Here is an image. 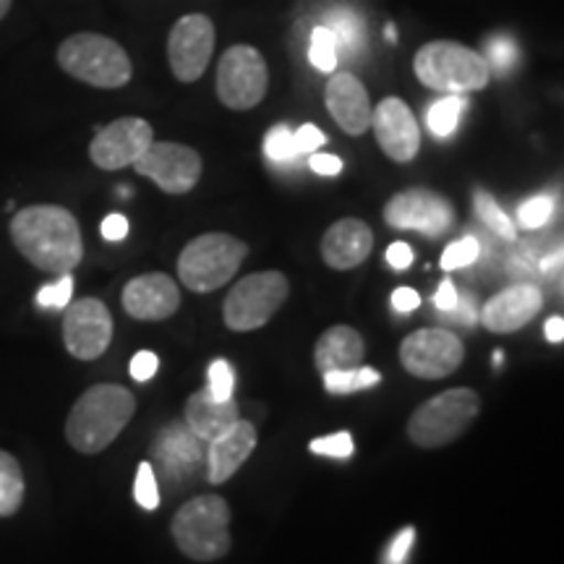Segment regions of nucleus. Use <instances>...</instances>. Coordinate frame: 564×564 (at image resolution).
Returning a JSON list of instances; mask_svg holds the SVG:
<instances>
[{"instance_id":"30","label":"nucleus","mask_w":564,"mask_h":564,"mask_svg":"<svg viewBox=\"0 0 564 564\" xmlns=\"http://www.w3.org/2000/svg\"><path fill=\"white\" fill-rule=\"evenodd\" d=\"M474 204H476V215L481 217V223L486 225V228L497 232V236L505 238V241H512V238H514V225H512L510 217L505 215L502 207H499V204L494 202L491 194L478 192Z\"/></svg>"},{"instance_id":"50","label":"nucleus","mask_w":564,"mask_h":564,"mask_svg":"<svg viewBox=\"0 0 564 564\" xmlns=\"http://www.w3.org/2000/svg\"><path fill=\"white\" fill-rule=\"evenodd\" d=\"M384 34H387V37H390V40H394V30H392V26H387Z\"/></svg>"},{"instance_id":"18","label":"nucleus","mask_w":564,"mask_h":564,"mask_svg":"<svg viewBox=\"0 0 564 564\" xmlns=\"http://www.w3.org/2000/svg\"><path fill=\"white\" fill-rule=\"evenodd\" d=\"M541 306H544V293L535 285L520 282V285H510L507 291L486 301L478 319L494 335H510L523 329L528 322H533Z\"/></svg>"},{"instance_id":"7","label":"nucleus","mask_w":564,"mask_h":564,"mask_svg":"<svg viewBox=\"0 0 564 564\" xmlns=\"http://www.w3.org/2000/svg\"><path fill=\"white\" fill-rule=\"evenodd\" d=\"M481 411V398L468 387H455L426 400L408 421V436L415 447L436 449L455 442Z\"/></svg>"},{"instance_id":"26","label":"nucleus","mask_w":564,"mask_h":564,"mask_svg":"<svg viewBox=\"0 0 564 564\" xmlns=\"http://www.w3.org/2000/svg\"><path fill=\"white\" fill-rule=\"evenodd\" d=\"M24 502V474L17 457L0 449V518H9Z\"/></svg>"},{"instance_id":"9","label":"nucleus","mask_w":564,"mask_h":564,"mask_svg":"<svg viewBox=\"0 0 564 564\" xmlns=\"http://www.w3.org/2000/svg\"><path fill=\"white\" fill-rule=\"evenodd\" d=\"M270 74L262 53L251 45H232L217 66V97L230 110H251L264 100Z\"/></svg>"},{"instance_id":"25","label":"nucleus","mask_w":564,"mask_h":564,"mask_svg":"<svg viewBox=\"0 0 564 564\" xmlns=\"http://www.w3.org/2000/svg\"><path fill=\"white\" fill-rule=\"evenodd\" d=\"M333 37L337 42V53L352 55L364 47L366 42V30H364V21L358 17L356 11L350 9H333L324 17V24Z\"/></svg>"},{"instance_id":"29","label":"nucleus","mask_w":564,"mask_h":564,"mask_svg":"<svg viewBox=\"0 0 564 564\" xmlns=\"http://www.w3.org/2000/svg\"><path fill=\"white\" fill-rule=\"evenodd\" d=\"M337 58H340V53H337V42L333 37V32L322 24L314 26L312 45H308V61H312V66L316 70H322V74H335Z\"/></svg>"},{"instance_id":"45","label":"nucleus","mask_w":564,"mask_h":564,"mask_svg":"<svg viewBox=\"0 0 564 564\" xmlns=\"http://www.w3.org/2000/svg\"><path fill=\"white\" fill-rule=\"evenodd\" d=\"M387 264L392 267V270H408V267L413 264V249L403 241L392 243L390 249H387Z\"/></svg>"},{"instance_id":"36","label":"nucleus","mask_w":564,"mask_h":564,"mask_svg":"<svg viewBox=\"0 0 564 564\" xmlns=\"http://www.w3.org/2000/svg\"><path fill=\"white\" fill-rule=\"evenodd\" d=\"M70 299H74V278H70V272L61 274L58 282L45 285L37 293V303L45 308H66Z\"/></svg>"},{"instance_id":"44","label":"nucleus","mask_w":564,"mask_h":564,"mask_svg":"<svg viewBox=\"0 0 564 564\" xmlns=\"http://www.w3.org/2000/svg\"><path fill=\"white\" fill-rule=\"evenodd\" d=\"M129 236V220L123 215H108L102 220V238L105 241H123Z\"/></svg>"},{"instance_id":"43","label":"nucleus","mask_w":564,"mask_h":564,"mask_svg":"<svg viewBox=\"0 0 564 564\" xmlns=\"http://www.w3.org/2000/svg\"><path fill=\"white\" fill-rule=\"evenodd\" d=\"M308 167H312L316 175H340L343 173V160L335 158V154L314 152L312 158H308Z\"/></svg>"},{"instance_id":"24","label":"nucleus","mask_w":564,"mask_h":564,"mask_svg":"<svg viewBox=\"0 0 564 564\" xmlns=\"http://www.w3.org/2000/svg\"><path fill=\"white\" fill-rule=\"evenodd\" d=\"M366 358V343L361 333H356L352 327H345V324H337V327H329L319 340H316L314 361L319 373L329 371H348L358 369Z\"/></svg>"},{"instance_id":"33","label":"nucleus","mask_w":564,"mask_h":564,"mask_svg":"<svg viewBox=\"0 0 564 564\" xmlns=\"http://www.w3.org/2000/svg\"><path fill=\"white\" fill-rule=\"evenodd\" d=\"M133 499L150 512L160 507V484H158V476H154L152 463L139 465L137 478H133Z\"/></svg>"},{"instance_id":"42","label":"nucleus","mask_w":564,"mask_h":564,"mask_svg":"<svg viewBox=\"0 0 564 564\" xmlns=\"http://www.w3.org/2000/svg\"><path fill=\"white\" fill-rule=\"evenodd\" d=\"M447 316V322H455V324H463V327H474L478 322V308H476V301L474 295H465V299H457L455 308H449V312H442Z\"/></svg>"},{"instance_id":"22","label":"nucleus","mask_w":564,"mask_h":564,"mask_svg":"<svg viewBox=\"0 0 564 564\" xmlns=\"http://www.w3.org/2000/svg\"><path fill=\"white\" fill-rule=\"evenodd\" d=\"M257 449V429L251 421L238 419L228 432L209 442L207 447V481L225 484L241 470V465L249 460Z\"/></svg>"},{"instance_id":"20","label":"nucleus","mask_w":564,"mask_h":564,"mask_svg":"<svg viewBox=\"0 0 564 564\" xmlns=\"http://www.w3.org/2000/svg\"><path fill=\"white\" fill-rule=\"evenodd\" d=\"M204 444L199 436L192 434L186 423H173L160 432L154 440L152 455L158 457V465L162 468V476L173 484H183L186 478L196 474L204 460Z\"/></svg>"},{"instance_id":"12","label":"nucleus","mask_w":564,"mask_h":564,"mask_svg":"<svg viewBox=\"0 0 564 564\" xmlns=\"http://www.w3.org/2000/svg\"><path fill=\"white\" fill-rule=\"evenodd\" d=\"M215 24L204 13H186L173 24L167 37V61L173 76L183 84L202 79L215 53Z\"/></svg>"},{"instance_id":"8","label":"nucleus","mask_w":564,"mask_h":564,"mask_svg":"<svg viewBox=\"0 0 564 564\" xmlns=\"http://www.w3.org/2000/svg\"><path fill=\"white\" fill-rule=\"evenodd\" d=\"M291 285L282 272H253L246 274L232 285L228 299L223 303V319L232 333H251L264 327L282 303L288 301Z\"/></svg>"},{"instance_id":"19","label":"nucleus","mask_w":564,"mask_h":564,"mask_svg":"<svg viewBox=\"0 0 564 564\" xmlns=\"http://www.w3.org/2000/svg\"><path fill=\"white\" fill-rule=\"evenodd\" d=\"M324 102H327L329 116L350 137H361L371 126V100L369 91L358 76L348 70H335L333 79L324 87Z\"/></svg>"},{"instance_id":"3","label":"nucleus","mask_w":564,"mask_h":564,"mask_svg":"<svg viewBox=\"0 0 564 564\" xmlns=\"http://www.w3.org/2000/svg\"><path fill=\"white\" fill-rule=\"evenodd\" d=\"M413 70L423 87L447 95L486 89L491 82V68L484 55L453 40L426 42L415 53Z\"/></svg>"},{"instance_id":"32","label":"nucleus","mask_w":564,"mask_h":564,"mask_svg":"<svg viewBox=\"0 0 564 564\" xmlns=\"http://www.w3.org/2000/svg\"><path fill=\"white\" fill-rule=\"evenodd\" d=\"M264 154L272 162H291L299 158V150H295V139L293 131L288 129L285 123L272 126L264 137Z\"/></svg>"},{"instance_id":"46","label":"nucleus","mask_w":564,"mask_h":564,"mask_svg":"<svg viewBox=\"0 0 564 564\" xmlns=\"http://www.w3.org/2000/svg\"><path fill=\"white\" fill-rule=\"evenodd\" d=\"M421 306V295L413 291V288H398V291L392 293V308L400 314H408V312H415V308Z\"/></svg>"},{"instance_id":"40","label":"nucleus","mask_w":564,"mask_h":564,"mask_svg":"<svg viewBox=\"0 0 564 564\" xmlns=\"http://www.w3.org/2000/svg\"><path fill=\"white\" fill-rule=\"evenodd\" d=\"M293 139H295V150H299V154L316 152L322 144H327V137H324L314 123H303L299 131H293Z\"/></svg>"},{"instance_id":"11","label":"nucleus","mask_w":564,"mask_h":564,"mask_svg":"<svg viewBox=\"0 0 564 564\" xmlns=\"http://www.w3.org/2000/svg\"><path fill=\"white\" fill-rule=\"evenodd\" d=\"M139 175L158 183L165 194H188L202 178L199 152L175 141H152L144 154L133 162Z\"/></svg>"},{"instance_id":"38","label":"nucleus","mask_w":564,"mask_h":564,"mask_svg":"<svg viewBox=\"0 0 564 564\" xmlns=\"http://www.w3.org/2000/svg\"><path fill=\"white\" fill-rule=\"evenodd\" d=\"M484 58H486V63H489L491 70H499V74H505V70L514 63V58H518V51H514V42L512 40L497 37V40L486 42V55H484Z\"/></svg>"},{"instance_id":"41","label":"nucleus","mask_w":564,"mask_h":564,"mask_svg":"<svg viewBox=\"0 0 564 564\" xmlns=\"http://www.w3.org/2000/svg\"><path fill=\"white\" fill-rule=\"evenodd\" d=\"M160 369V358L154 356L152 350H139L137 356L131 358V377L137 382H150V379L158 373Z\"/></svg>"},{"instance_id":"10","label":"nucleus","mask_w":564,"mask_h":564,"mask_svg":"<svg viewBox=\"0 0 564 564\" xmlns=\"http://www.w3.org/2000/svg\"><path fill=\"white\" fill-rule=\"evenodd\" d=\"M465 345L457 335L442 327L419 329L400 345V364L419 379H444L460 369Z\"/></svg>"},{"instance_id":"35","label":"nucleus","mask_w":564,"mask_h":564,"mask_svg":"<svg viewBox=\"0 0 564 564\" xmlns=\"http://www.w3.org/2000/svg\"><path fill=\"white\" fill-rule=\"evenodd\" d=\"M207 379H209L207 390L215 394L217 400L232 398V390H236V373H232V366L225 361V358H215V361L209 364Z\"/></svg>"},{"instance_id":"2","label":"nucleus","mask_w":564,"mask_h":564,"mask_svg":"<svg viewBox=\"0 0 564 564\" xmlns=\"http://www.w3.org/2000/svg\"><path fill=\"white\" fill-rule=\"evenodd\" d=\"M137 413V400L121 384H95L76 400L66 421V440L76 453L97 455L121 436Z\"/></svg>"},{"instance_id":"48","label":"nucleus","mask_w":564,"mask_h":564,"mask_svg":"<svg viewBox=\"0 0 564 564\" xmlns=\"http://www.w3.org/2000/svg\"><path fill=\"white\" fill-rule=\"evenodd\" d=\"M544 333H546V340L552 345L562 343L564 340V319H562V316H552V319L546 322Z\"/></svg>"},{"instance_id":"47","label":"nucleus","mask_w":564,"mask_h":564,"mask_svg":"<svg viewBox=\"0 0 564 564\" xmlns=\"http://www.w3.org/2000/svg\"><path fill=\"white\" fill-rule=\"evenodd\" d=\"M457 299H460V295H457V288H455V282L453 280H442V285H440V291H436V295H434V306H436V312H449V308H455V303H457Z\"/></svg>"},{"instance_id":"4","label":"nucleus","mask_w":564,"mask_h":564,"mask_svg":"<svg viewBox=\"0 0 564 564\" xmlns=\"http://www.w3.org/2000/svg\"><path fill=\"white\" fill-rule=\"evenodd\" d=\"M173 541L188 560L215 562L230 552V507L217 494L188 499L173 514Z\"/></svg>"},{"instance_id":"15","label":"nucleus","mask_w":564,"mask_h":564,"mask_svg":"<svg viewBox=\"0 0 564 564\" xmlns=\"http://www.w3.org/2000/svg\"><path fill=\"white\" fill-rule=\"evenodd\" d=\"M152 141L154 131L144 118H118L91 139L89 160L100 171H121V167H131Z\"/></svg>"},{"instance_id":"17","label":"nucleus","mask_w":564,"mask_h":564,"mask_svg":"<svg viewBox=\"0 0 564 564\" xmlns=\"http://www.w3.org/2000/svg\"><path fill=\"white\" fill-rule=\"evenodd\" d=\"M123 308L126 314L139 322H162L181 308L178 282L165 272H150L133 278L123 288Z\"/></svg>"},{"instance_id":"37","label":"nucleus","mask_w":564,"mask_h":564,"mask_svg":"<svg viewBox=\"0 0 564 564\" xmlns=\"http://www.w3.org/2000/svg\"><path fill=\"white\" fill-rule=\"evenodd\" d=\"M314 455H324V457H337V460H345V457L352 455V436L348 432H337L329 436H319L312 444Z\"/></svg>"},{"instance_id":"39","label":"nucleus","mask_w":564,"mask_h":564,"mask_svg":"<svg viewBox=\"0 0 564 564\" xmlns=\"http://www.w3.org/2000/svg\"><path fill=\"white\" fill-rule=\"evenodd\" d=\"M413 541H415V531H413V528H411V525L403 528V531H400V533L392 539L390 549H387L384 564H405L408 556H411Z\"/></svg>"},{"instance_id":"28","label":"nucleus","mask_w":564,"mask_h":564,"mask_svg":"<svg viewBox=\"0 0 564 564\" xmlns=\"http://www.w3.org/2000/svg\"><path fill=\"white\" fill-rule=\"evenodd\" d=\"M324 377V390L329 394H350L358 390H371L382 382V373L377 369H369V366H358V369H348V371H329L322 373Z\"/></svg>"},{"instance_id":"1","label":"nucleus","mask_w":564,"mask_h":564,"mask_svg":"<svg viewBox=\"0 0 564 564\" xmlns=\"http://www.w3.org/2000/svg\"><path fill=\"white\" fill-rule=\"evenodd\" d=\"M11 241L26 262L51 274H68L84 257L82 230L68 209L37 204L13 215Z\"/></svg>"},{"instance_id":"5","label":"nucleus","mask_w":564,"mask_h":564,"mask_svg":"<svg viewBox=\"0 0 564 564\" xmlns=\"http://www.w3.org/2000/svg\"><path fill=\"white\" fill-rule=\"evenodd\" d=\"M58 66L68 76L97 89H121L131 82L133 66L129 53L105 34H70L58 47Z\"/></svg>"},{"instance_id":"23","label":"nucleus","mask_w":564,"mask_h":564,"mask_svg":"<svg viewBox=\"0 0 564 564\" xmlns=\"http://www.w3.org/2000/svg\"><path fill=\"white\" fill-rule=\"evenodd\" d=\"M238 419L241 415H238L236 400H217L207 387L194 392L186 403V426L192 429V434H196L207 444L228 432Z\"/></svg>"},{"instance_id":"13","label":"nucleus","mask_w":564,"mask_h":564,"mask_svg":"<svg viewBox=\"0 0 564 564\" xmlns=\"http://www.w3.org/2000/svg\"><path fill=\"white\" fill-rule=\"evenodd\" d=\"M384 223L394 230H415L426 238H442L453 228L455 209L442 194L429 188H405L387 202Z\"/></svg>"},{"instance_id":"34","label":"nucleus","mask_w":564,"mask_h":564,"mask_svg":"<svg viewBox=\"0 0 564 564\" xmlns=\"http://www.w3.org/2000/svg\"><path fill=\"white\" fill-rule=\"evenodd\" d=\"M552 215H554V199L546 194L533 196V199L520 204V209H518V220L525 230L544 228V225L552 220Z\"/></svg>"},{"instance_id":"21","label":"nucleus","mask_w":564,"mask_h":564,"mask_svg":"<svg viewBox=\"0 0 564 564\" xmlns=\"http://www.w3.org/2000/svg\"><path fill=\"white\" fill-rule=\"evenodd\" d=\"M373 249V232L369 225L358 217H345L329 225V230L322 238V259L333 270H356L369 259Z\"/></svg>"},{"instance_id":"6","label":"nucleus","mask_w":564,"mask_h":564,"mask_svg":"<svg viewBox=\"0 0 564 564\" xmlns=\"http://www.w3.org/2000/svg\"><path fill=\"white\" fill-rule=\"evenodd\" d=\"M249 246L230 232H204L178 257V278L188 291L212 293L236 278Z\"/></svg>"},{"instance_id":"31","label":"nucleus","mask_w":564,"mask_h":564,"mask_svg":"<svg viewBox=\"0 0 564 564\" xmlns=\"http://www.w3.org/2000/svg\"><path fill=\"white\" fill-rule=\"evenodd\" d=\"M481 257V246L474 236H465L460 241L449 243L447 249L442 253V270L444 272H453V270H463V267L478 262Z\"/></svg>"},{"instance_id":"14","label":"nucleus","mask_w":564,"mask_h":564,"mask_svg":"<svg viewBox=\"0 0 564 564\" xmlns=\"http://www.w3.org/2000/svg\"><path fill=\"white\" fill-rule=\"evenodd\" d=\"M63 316V343L79 361L100 358L112 340V316L102 301L82 299L68 303Z\"/></svg>"},{"instance_id":"49","label":"nucleus","mask_w":564,"mask_h":564,"mask_svg":"<svg viewBox=\"0 0 564 564\" xmlns=\"http://www.w3.org/2000/svg\"><path fill=\"white\" fill-rule=\"evenodd\" d=\"M11 11V0H0V19Z\"/></svg>"},{"instance_id":"27","label":"nucleus","mask_w":564,"mask_h":564,"mask_svg":"<svg viewBox=\"0 0 564 564\" xmlns=\"http://www.w3.org/2000/svg\"><path fill=\"white\" fill-rule=\"evenodd\" d=\"M465 105L468 102H465L463 95H447V97H442V100H436L432 108L426 110L429 131L440 139L453 137L457 123H460V118H463Z\"/></svg>"},{"instance_id":"16","label":"nucleus","mask_w":564,"mask_h":564,"mask_svg":"<svg viewBox=\"0 0 564 564\" xmlns=\"http://www.w3.org/2000/svg\"><path fill=\"white\" fill-rule=\"evenodd\" d=\"M369 129H373L382 152L394 162H411L421 150V129L413 110L400 97H384L371 110Z\"/></svg>"}]
</instances>
